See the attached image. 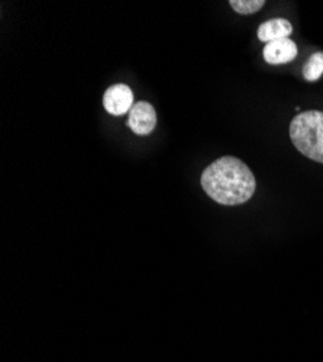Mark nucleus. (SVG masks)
Listing matches in <instances>:
<instances>
[{
    "mask_svg": "<svg viewBox=\"0 0 323 362\" xmlns=\"http://www.w3.org/2000/svg\"><path fill=\"white\" fill-rule=\"evenodd\" d=\"M201 187L206 194L225 206L247 203L255 193V177L249 167L240 158L222 157L204 168Z\"/></svg>",
    "mask_w": 323,
    "mask_h": 362,
    "instance_id": "nucleus-1",
    "label": "nucleus"
},
{
    "mask_svg": "<svg viewBox=\"0 0 323 362\" xmlns=\"http://www.w3.org/2000/svg\"><path fill=\"white\" fill-rule=\"evenodd\" d=\"M290 138L305 157L323 164V112L299 113L291 120Z\"/></svg>",
    "mask_w": 323,
    "mask_h": 362,
    "instance_id": "nucleus-2",
    "label": "nucleus"
},
{
    "mask_svg": "<svg viewBox=\"0 0 323 362\" xmlns=\"http://www.w3.org/2000/svg\"><path fill=\"white\" fill-rule=\"evenodd\" d=\"M103 106L107 113L113 116H121L131 112L134 106V93L125 84L110 86L103 96Z\"/></svg>",
    "mask_w": 323,
    "mask_h": 362,
    "instance_id": "nucleus-3",
    "label": "nucleus"
},
{
    "mask_svg": "<svg viewBox=\"0 0 323 362\" xmlns=\"http://www.w3.org/2000/svg\"><path fill=\"white\" fill-rule=\"evenodd\" d=\"M157 125V113L148 102H138L132 106L128 117V127L136 135H148Z\"/></svg>",
    "mask_w": 323,
    "mask_h": 362,
    "instance_id": "nucleus-4",
    "label": "nucleus"
},
{
    "mask_svg": "<svg viewBox=\"0 0 323 362\" xmlns=\"http://www.w3.org/2000/svg\"><path fill=\"white\" fill-rule=\"evenodd\" d=\"M264 59L271 66L286 64L298 57V47L288 38L269 42L262 51Z\"/></svg>",
    "mask_w": 323,
    "mask_h": 362,
    "instance_id": "nucleus-5",
    "label": "nucleus"
},
{
    "mask_svg": "<svg viewBox=\"0 0 323 362\" xmlns=\"http://www.w3.org/2000/svg\"><path fill=\"white\" fill-rule=\"evenodd\" d=\"M293 33V26L287 19L276 18L264 22L258 28V40L262 42H273L277 40L288 38V35Z\"/></svg>",
    "mask_w": 323,
    "mask_h": 362,
    "instance_id": "nucleus-6",
    "label": "nucleus"
},
{
    "mask_svg": "<svg viewBox=\"0 0 323 362\" xmlns=\"http://www.w3.org/2000/svg\"><path fill=\"white\" fill-rule=\"evenodd\" d=\"M323 74V52H315L303 67V76L307 81H316Z\"/></svg>",
    "mask_w": 323,
    "mask_h": 362,
    "instance_id": "nucleus-7",
    "label": "nucleus"
},
{
    "mask_svg": "<svg viewBox=\"0 0 323 362\" xmlns=\"http://www.w3.org/2000/svg\"><path fill=\"white\" fill-rule=\"evenodd\" d=\"M229 5L235 12L241 15H252L264 8V0H230Z\"/></svg>",
    "mask_w": 323,
    "mask_h": 362,
    "instance_id": "nucleus-8",
    "label": "nucleus"
}]
</instances>
